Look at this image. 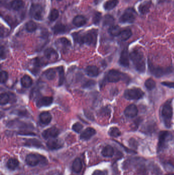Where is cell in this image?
Masks as SVG:
<instances>
[{
    "instance_id": "52a82bcc",
    "label": "cell",
    "mask_w": 174,
    "mask_h": 175,
    "mask_svg": "<svg viewBox=\"0 0 174 175\" xmlns=\"http://www.w3.org/2000/svg\"><path fill=\"white\" fill-rule=\"evenodd\" d=\"M136 18V13L133 8H128L120 17L121 23H132Z\"/></svg>"
},
{
    "instance_id": "603a6c76",
    "label": "cell",
    "mask_w": 174,
    "mask_h": 175,
    "mask_svg": "<svg viewBox=\"0 0 174 175\" xmlns=\"http://www.w3.org/2000/svg\"><path fill=\"white\" fill-rule=\"evenodd\" d=\"M82 169V163L81 159L79 158H76L72 165L73 170L76 173H79L81 172Z\"/></svg>"
},
{
    "instance_id": "ac0fdd59",
    "label": "cell",
    "mask_w": 174,
    "mask_h": 175,
    "mask_svg": "<svg viewBox=\"0 0 174 175\" xmlns=\"http://www.w3.org/2000/svg\"><path fill=\"white\" fill-rule=\"evenodd\" d=\"M44 54L45 58H47V59L54 61L58 59L57 53L53 48H48L45 51Z\"/></svg>"
},
{
    "instance_id": "f907efd6",
    "label": "cell",
    "mask_w": 174,
    "mask_h": 175,
    "mask_svg": "<svg viewBox=\"0 0 174 175\" xmlns=\"http://www.w3.org/2000/svg\"><path fill=\"white\" fill-rule=\"evenodd\" d=\"M57 1H61V0H57Z\"/></svg>"
},
{
    "instance_id": "4fadbf2b",
    "label": "cell",
    "mask_w": 174,
    "mask_h": 175,
    "mask_svg": "<svg viewBox=\"0 0 174 175\" xmlns=\"http://www.w3.org/2000/svg\"><path fill=\"white\" fill-rule=\"evenodd\" d=\"M63 143L60 140L52 138L47 143V146L51 150H57L63 146Z\"/></svg>"
},
{
    "instance_id": "d6a6232c",
    "label": "cell",
    "mask_w": 174,
    "mask_h": 175,
    "mask_svg": "<svg viewBox=\"0 0 174 175\" xmlns=\"http://www.w3.org/2000/svg\"><path fill=\"white\" fill-rule=\"evenodd\" d=\"M114 22V17L111 15L107 14L105 16L103 20V25L104 26H112Z\"/></svg>"
},
{
    "instance_id": "9c48e42d",
    "label": "cell",
    "mask_w": 174,
    "mask_h": 175,
    "mask_svg": "<svg viewBox=\"0 0 174 175\" xmlns=\"http://www.w3.org/2000/svg\"><path fill=\"white\" fill-rule=\"evenodd\" d=\"M121 78V73L119 71L112 69L108 71L106 76V81L108 82L115 83L118 82Z\"/></svg>"
},
{
    "instance_id": "5b68a950",
    "label": "cell",
    "mask_w": 174,
    "mask_h": 175,
    "mask_svg": "<svg viewBox=\"0 0 174 175\" xmlns=\"http://www.w3.org/2000/svg\"><path fill=\"white\" fill-rule=\"evenodd\" d=\"M145 93L140 88H133L125 90L124 96L128 100H138L143 97Z\"/></svg>"
},
{
    "instance_id": "30bf717a",
    "label": "cell",
    "mask_w": 174,
    "mask_h": 175,
    "mask_svg": "<svg viewBox=\"0 0 174 175\" xmlns=\"http://www.w3.org/2000/svg\"><path fill=\"white\" fill-rule=\"evenodd\" d=\"M60 134L59 129L56 127H51L44 131L42 136L45 139L49 138H56Z\"/></svg>"
},
{
    "instance_id": "4dcf8cb0",
    "label": "cell",
    "mask_w": 174,
    "mask_h": 175,
    "mask_svg": "<svg viewBox=\"0 0 174 175\" xmlns=\"http://www.w3.org/2000/svg\"><path fill=\"white\" fill-rule=\"evenodd\" d=\"M44 75L47 79H48L49 81H52L56 77V71L54 69H49L45 72Z\"/></svg>"
},
{
    "instance_id": "5bb4252c",
    "label": "cell",
    "mask_w": 174,
    "mask_h": 175,
    "mask_svg": "<svg viewBox=\"0 0 174 175\" xmlns=\"http://www.w3.org/2000/svg\"><path fill=\"white\" fill-rule=\"evenodd\" d=\"M26 162L30 166H35L39 163V159L37 155L34 154H29L27 156L25 159Z\"/></svg>"
},
{
    "instance_id": "f35d334b",
    "label": "cell",
    "mask_w": 174,
    "mask_h": 175,
    "mask_svg": "<svg viewBox=\"0 0 174 175\" xmlns=\"http://www.w3.org/2000/svg\"><path fill=\"white\" fill-rule=\"evenodd\" d=\"M59 17V11L57 10H53L50 13V16H49V20L51 22H54Z\"/></svg>"
},
{
    "instance_id": "e575fe53",
    "label": "cell",
    "mask_w": 174,
    "mask_h": 175,
    "mask_svg": "<svg viewBox=\"0 0 174 175\" xmlns=\"http://www.w3.org/2000/svg\"><path fill=\"white\" fill-rule=\"evenodd\" d=\"M108 134L111 137L117 138L121 135V132L117 127H111L109 129Z\"/></svg>"
},
{
    "instance_id": "7402d4cb",
    "label": "cell",
    "mask_w": 174,
    "mask_h": 175,
    "mask_svg": "<svg viewBox=\"0 0 174 175\" xmlns=\"http://www.w3.org/2000/svg\"><path fill=\"white\" fill-rule=\"evenodd\" d=\"M87 22V20L84 16H77L74 17L73 19L74 25L77 27H81L84 26Z\"/></svg>"
},
{
    "instance_id": "2e32d148",
    "label": "cell",
    "mask_w": 174,
    "mask_h": 175,
    "mask_svg": "<svg viewBox=\"0 0 174 175\" xmlns=\"http://www.w3.org/2000/svg\"><path fill=\"white\" fill-rule=\"evenodd\" d=\"M53 98L52 97H49V96H45L43 97L38 100L37 101L36 105L38 108H41L42 107H47L51 105L53 102Z\"/></svg>"
},
{
    "instance_id": "b9f144b4",
    "label": "cell",
    "mask_w": 174,
    "mask_h": 175,
    "mask_svg": "<svg viewBox=\"0 0 174 175\" xmlns=\"http://www.w3.org/2000/svg\"><path fill=\"white\" fill-rule=\"evenodd\" d=\"M8 78V74L6 71H2L1 73V83L5 84Z\"/></svg>"
},
{
    "instance_id": "d6986e66",
    "label": "cell",
    "mask_w": 174,
    "mask_h": 175,
    "mask_svg": "<svg viewBox=\"0 0 174 175\" xmlns=\"http://www.w3.org/2000/svg\"><path fill=\"white\" fill-rule=\"evenodd\" d=\"M86 74L90 77H96L99 74V70L96 66H89L86 68Z\"/></svg>"
},
{
    "instance_id": "c3c4849f",
    "label": "cell",
    "mask_w": 174,
    "mask_h": 175,
    "mask_svg": "<svg viewBox=\"0 0 174 175\" xmlns=\"http://www.w3.org/2000/svg\"><path fill=\"white\" fill-rule=\"evenodd\" d=\"M161 84L162 85L165 86V87H168L169 88L174 89V82H162Z\"/></svg>"
},
{
    "instance_id": "60d3db41",
    "label": "cell",
    "mask_w": 174,
    "mask_h": 175,
    "mask_svg": "<svg viewBox=\"0 0 174 175\" xmlns=\"http://www.w3.org/2000/svg\"><path fill=\"white\" fill-rule=\"evenodd\" d=\"M83 127V126H82V124L79 123H75V124H74L72 127V129L75 132L78 133L81 132V131L82 130Z\"/></svg>"
},
{
    "instance_id": "7c38bea8",
    "label": "cell",
    "mask_w": 174,
    "mask_h": 175,
    "mask_svg": "<svg viewBox=\"0 0 174 175\" xmlns=\"http://www.w3.org/2000/svg\"><path fill=\"white\" fill-rule=\"evenodd\" d=\"M138 110L136 106L134 104H131L125 109V116L129 118H133L138 114Z\"/></svg>"
},
{
    "instance_id": "d4e9b609",
    "label": "cell",
    "mask_w": 174,
    "mask_h": 175,
    "mask_svg": "<svg viewBox=\"0 0 174 175\" xmlns=\"http://www.w3.org/2000/svg\"><path fill=\"white\" fill-rule=\"evenodd\" d=\"M53 31L55 34H62L67 31V28L65 25L62 24H57L53 28Z\"/></svg>"
},
{
    "instance_id": "8fae6325",
    "label": "cell",
    "mask_w": 174,
    "mask_h": 175,
    "mask_svg": "<svg viewBox=\"0 0 174 175\" xmlns=\"http://www.w3.org/2000/svg\"><path fill=\"white\" fill-rule=\"evenodd\" d=\"M129 59L130 54L127 48H124L121 51L119 59V63L120 65L124 67H128L129 66Z\"/></svg>"
},
{
    "instance_id": "ba28073f",
    "label": "cell",
    "mask_w": 174,
    "mask_h": 175,
    "mask_svg": "<svg viewBox=\"0 0 174 175\" xmlns=\"http://www.w3.org/2000/svg\"><path fill=\"white\" fill-rule=\"evenodd\" d=\"M43 8L41 5L37 4H33L30 8V14L36 20H42L43 19Z\"/></svg>"
},
{
    "instance_id": "836d02e7",
    "label": "cell",
    "mask_w": 174,
    "mask_h": 175,
    "mask_svg": "<svg viewBox=\"0 0 174 175\" xmlns=\"http://www.w3.org/2000/svg\"><path fill=\"white\" fill-rule=\"evenodd\" d=\"M156 82L154 79L151 78L147 79L145 82V87L148 90H152L156 87Z\"/></svg>"
},
{
    "instance_id": "f546056e",
    "label": "cell",
    "mask_w": 174,
    "mask_h": 175,
    "mask_svg": "<svg viewBox=\"0 0 174 175\" xmlns=\"http://www.w3.org/2000/svg\"><path fill=\"white\" fill-rule=\"evenodd\" d=\"M109 34L113 36H118L121 34V28L117 25H112L108 30Z\"/></svg>"
},
{
    "instance_id": "9a60e30c",
    "label": "cell",
    "mask_w": 174,
    "mask_h": 175,
    "mask_svg": "<svg viewBox=\"0 0 174 175\" xmlns=\"http://www.w3.org/2000/svg\"><path fill=\"white\" fill-rule=\"evenodd\" d=\"M96 134V131L92 127H87L80 135V139L84 140H87Z\"/></svg>"
},
{
    "instance_id": "cb8c5ba5",
    "label": "cell",
    "mask_w": 174,
    "mask_h": 175,
    "mask_svg": "<svg viewBox=\"0 0 174 175\" xmlns=\"http://www.w3.org/2000/svg\"><path fill=\"white\" fill-rule=\"evenodd\" d=\"M20 82L23 87L28 88L32 85V79L29 75H25L21 78Z\"/></svg>"
},
{
    "instance_id": "681fc988",
    "label": "cell",
    "mask_w": 174,
    "mask_h": 175,
    "mask_svg": "<svg viewBox=\"0 0 174 175\" xmlns=\"http://www.w3.org/2000/svg\"><path fill=\"white\" fill-rule=\"evenodd\" d=\"M6 56V53H5V50L3 46L1 47V59H3Z\"/></svg>"
},
{
    "instance_id": "ffe728a7",
    "label": "cell",
    "mask_w": 174,
    "mask_h": 175,
    "mask_svg": "<svg viewBox=\"0 0 174 175\" xmlns=\"http://www.w3.org/2000/svg\"><path fill=\"white\" fill-rule=\"evenodd\" d=\"M151 6H152V2L151 1H146L143 3L140 4L138 7V10L142 14H146L149 12Z\"/></svg>"
},
{
    "instance_id": "7a4b0ae2",
    "label": "cell",
    "mask_w": 174,
    "mask_h": 175,
    "mask_svg": "<svg viewBox=\"0 0 174 175\" xmlns=\"http://www.w3.org/2000/svg\"><path fill=\"white\" fill-rule=\"evenodd\" d=\"M160 115L165 127L167 128H170L172 125L173 116V108L172 99H169L162 105Z\"/></svg>"
},
{
    "instance_id": "7dc6e473",
    "label": "cell",
    "mask_w": 174,
    "mask_h": 175,
    "mask_svg": "<svg viewBox=\"0 0 174 175\" xmlns=\"http://www.w3.org/2000/svg\"><path fill=\"white\" fill-rule=\"evenodd\" d=\"M92 175H108V172L107 170H96Z\"/></svg>"
},
{
    "instance_id": "277c9868",
    "label": "cell",
    "mask_w": 174,
    "mask_h": 175,
    "mask_svg": "<svg viewBox=\"0 0 174 175\" xmlns=\"http://www.w3.org/2000/svg\"><path fill=\"white\" fill-rule=\"evenodd\" d=\"M148 67L150 73L156 78H160L165 75L169 74L172 72V69L171 68H163L155 66L149 60L148 61Z\"/></svg>"
},
{
    "instance_id": "8992f818",
    "label": "cell",
    "mask_w": 174,
    "mask_h": 175,
    "mask_svg": "<svg viewBox=\"0 0 174 175\" xmlns=\"http://www.w3.org/2000/svg\"><path fill=\"white\" fill-rule=\"evenodd\" d=\"M171 137L172 135L169 131H163L160 132L159 135L158 142L157 144L158 152H161L165 148Z\"/></svg>"
},
{
    "instance_id": "4316f807",
    "label": "cell",
    "mask_w": 174,
    "mask_h": 175,
    "mask_svg": "<svg viewBox=\"0 0 174 175\" xmlns=\"http://www.w3.org/2000/svg\"><path fill=\"white\" fill-rule=\"evenodd\" d=\"M132 35V31L130 29L124 30L121 31L120 36H118L120 40L122 41H126L129 40Z\"/></svg>"
},
{
    "instance_id": "83f0119b",
    "label": "cell",
    "mask_w": 174,
    "mask_h": 175,
    "mask_svg": "<svg viewBox=\"0 0 174 175\" xmlns=\"http://www.w3.org/2000/svg\"><path fill=\"white\" fill-rule=\"evenodd\" d=\"M118 4V0H109L105 3L104 7L105 10H111L115 8Z\"/></svg>"
},
{
    "instance_id": "6da1fadb",
    "label": "cell",
    "mask_w": 174,
    "mask_h": 175,
    "mask_svg": "<svg viewBox=\"0 0 174 175\" xmlns=\"http://www.w3.org/2000/svg\"><path fill=\"white\" fill-rule=\"evenodd\" d=\"M130 58L137 71L140 73L145 72L146 63L143 51L139 49H134L130 54Z\"/></svg>"
},
{
    "instance_id": "f1b7e54d",
    "label": "cell",
    "mask_w": 174,
    "mask_h": 175,
    "mask_svg": "<svg viewBox=\"0 0 174 175\" xmlns=\"http://www.w3.org/2000/svg\"><path fill=\"white\" fill-rule=\"evenodd\" d=\"M24 6V3L22 0H13L10 4V6L14 10H19Z\"/></svg>"
},
{
    "instance_id": "ee69618b",
    "label": "cell",
    "mask_w": 174,
    "mask_h": 175,
    "mask_svg": "<svg viewBox=\"0 0 174 175\" xmlns=\"http://www.w3.org/2000/svg\"><path fill=\"white\" fill-rule=\"evenodd\" d=\"M129 146L133 149H137L138 146V143L134 138H131L129 141Z\"/></svg>"
},
{
    "instance_id": "d590c367",
    "label": "cell",
    "mask_w": 174,
    "mask_h": 175,
    "mask_svg": "<svg viewBox=\"0 0 174 175\" xmlns=\"http://www.w3.org/2000/svg\"><path fill=\"white\" fill-rule=\"evenodd\" d=\"M37 29L36 24L33 21H29L26 25V29L29 32H33Z\"/></svg>"
},
{
    "instance_id": "74e56055",
    "label": "cell",
    "mask_w": 174,
    "mask_h": 175,
    "mask_svg": "<svg viewBox=\"0 0 174 175\" xmlns=\"http://www.w3.org/2000/svg\"><path fill=\"white\" fill-rule=\"evenodd\" d=\"M57 70L58 71L59 75L58 84H59V86L62 85L63 83L64 80V70L63 67H58L57 68Z\"/></svg>"
},
{
    "instance_id": "ab89813d",
    "label": "cell",
    "mask_w": 174,
    "mask_h": 175,
    "mask_svg": "<svg viewBox=\"0 0 174 175\" xmlns=\"http://www.w3.org/2000/svg\"><path fill=\"white\" fill-rule=\"evenodd\" d=\"M154 128L155 127L153 124H149L143 127V132L146 134L152 133L153 132H154Z\"/></svg>"
},
{
    "instance_id": "e0dca14e",
    "label": "cell",
    "mask_w": 174,
    "mask_h": 175,
    "mask_svg": "<svg viewBox=\"0 0 174 175\" xmlns=\"http://www.w3.org/2000/svg\"><path fill=\"white\" fill-rule=\"evenodd\" d=\"M39 120L42 124L48 125L51 121V115L48 112H43L39 115Z\"/></svg>"
},
{
    "instance_id": "7bdbcfd3",
    "label": "cell",
    "mask_w": 174,
    "mask_h": 175,
    "mask_svg": "<svg viewBox=\"0 0 174 175\" xmlns=\"http://www.w3.org/2000/svg\"><path fill=\"white\" fill-rule=\"evenodd\" d=\"M59 40H60V43L61 44H62L65 48L71 46V42L66 38L62 37V38H61Z\"/></svg>"
},
{
    "instance_id": "484cf974",
    "label": "cell",
    "mask_w": 174,
    "mask_h": 175,
    "mask_svg": "<svg viewBox=\"0 0 174 175\" xmlns=\"http://www.w3.org/2000/svg\"><path fill=\"white\" fill-rule=\"evenodd\" d=\"M19 161L16 158H10L7 163V166L10 170L16 169L19 165Z\"/></svg>"
},
{
    "instance_id": "44dd1931",
    "label": "cell",
    "mask_w": 174,
    "mask_h": 175,
    "mask_svg": "<svg viewBox=\"0 0 174 175\" xmlns=\"http://www.w3.org/2000/svg\"><path fill=\"white\" fill-rule=\"evenodd\" d=\"M114 150L113 147L111 146L107 145L103 149L101 154L103 156L107 158H111L114 156Z\"/></svg>"
},
{
    "instance_id": "bcb514c9",
    "label": "cell",
    "mask_w": 174,
    "mask_h": 175,
    "mask_svg": "<svg viewBox=\"0 0 174 175\" xmlns=\"http://www.w3.org/2000/svg\"><path fill=\"white\" fill-rule=\"evenodd\" d=\"M96 82L95 81L92 80H90V81H87L85 84L83 85V87L84 88H91L93 87V86H95Z\"/></svg>"
},
{
    "instance_id": "f6af8a7d",
    "label": "cell",
    "mask_w": 174,
    "mask_h": 175,
    "mask_svg": "<svg viewBox=\"0 0 174 175\" xmlns=\"http://www.w3.org/2000/svg\"><path fill=\"white\" fill-rule=\"evenodd\" d=\"M101 19V13H96L93 16V22L95 24L99 23Z\"/></svg>"
},
{
    "instance_id": "8d00e7d4",
    "label": "cell",
    "mask_w": 174,
    "mask_h": 175,
    "mask_svg": "<svg viewBox=\"0 0 174 175\" xmlns=\"http://www.w3.org/2000/svg\"><path fill=\"white\" fill-rule=\"evenodd\" d=\"M10 96L8 93H3L0 96V104L1 105H5L9 101Z\"/></svg>"
},
{
    "instance_id": "3957f363",
    "label": "cell",
    "mask_w": 174,
    "mask_h": 175,
    "mask_svg": "<svg viewBox=\"0 0 174 175\" xmlns=\"http://www.w3.org/2000/svg\"><path fill=\"white\" fill-rule=\"evenodd\" d=\"M73 37L78 43L86 44L88 45H94L96 42L97 33L96 31H92L81 36L79 34H74Z\"/></svg>"
},
{
    "instance_id": "1f68e13d",
    "label": "cell",
    "mask_w": 174,
    "mask_h": 175,
    "mask_svg": "<svg viewBox=\"0 0 174 175\" xmlns=\"http://www.w3.org/2000/svg\"><path fill=\"white\" fill-rule=\"evenodd\" d=\"M25 146H35V147H39L42 146V143L36 139H29L26 142Z\"/></svg>"
}]
</instances>
